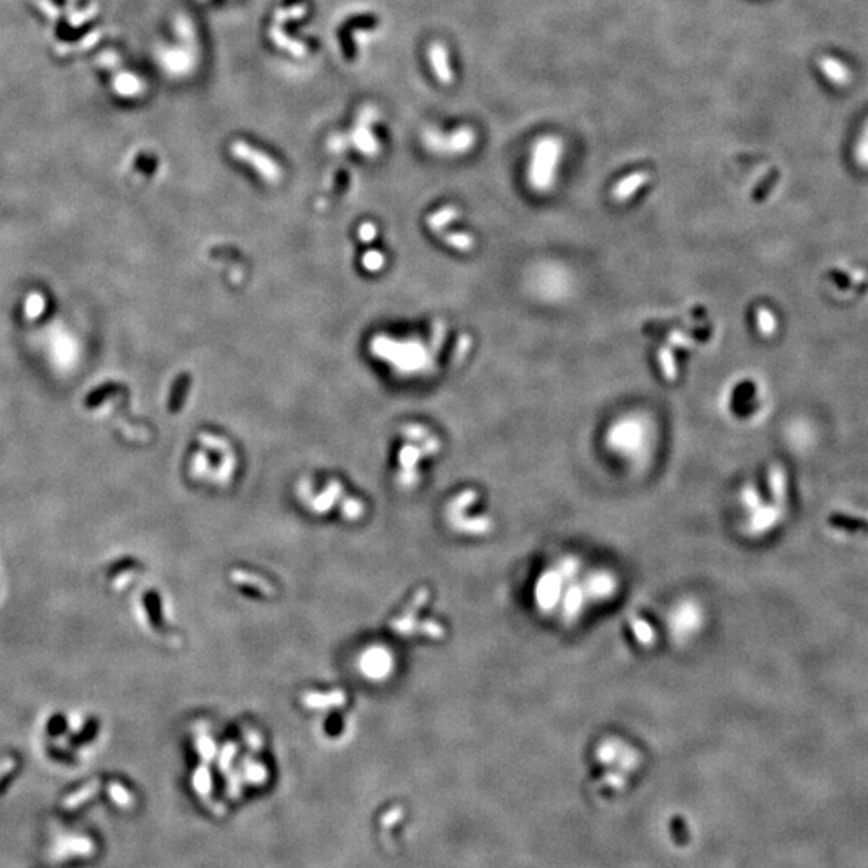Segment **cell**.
Returning a JSON list of instances; mask_svg holds the SVG:
<instances>
[{
	"instance_id": "obj_1",
	"label": "cell",
	"mask_w": 868,
	"mask_h": 868,
	"mask_svg": "<svg viewBox=\"0 0 868 868\" xmlns=\"http://www.w3.org/2000/svg\"><path fill=\"white\" fill-rule=\"evenodd\" d=\"M563 145L555 137H545L536 143L529 166V182L536 190H548L555 182Z\"/></svg>"
},
{
	"instance_id": "obj_2",
	"label": "cell",
	"mask_w": 868,
	"mask_h": 868,
	"mask_svg": "<svg viewBox=\"0 0 868 868\" xmlns=\"http://www.w3.org/2000/svg\"><path fill=\"white\" fill-rule=\"evenodd\" d=\"M476 134L470 127H462L452 135H443L439 132L428 131L425 134V143L434 153H465L475 145Z\"/></svg>"
},
{
	"instance_id": "obj_3",
	"label": "cell",
	"mask_w": 868,
	"mask_h": 868,
	"mask_svg": "<svg viewBox=\"0 0 868 868\" xmlns=\"http://www.w3.org/2000/svg\"><path fill=\"white\" fill-rule=\"evenodd\" d=\"M232 153L233 156L242 159V161L251 164V166L258 170V172L269 180V182H275L277 179L280 177V168L277 166V163L274 161L272 158H269L267 154H264L263 152H258L256 148L249 147L248 143H244L242 140L235 142L232 145Z\"/></svg>"
},
{
	"instance_id": "obj_4",
	"label": "cell",
	"mask_w": 868,
	"mask_h": 868,
	"mask_svg": "<svg viewBox=\"0 0 868 868\" xmlns=\"http://www.w3.org/2000/svg\"><path fill=\"white\" fill-rule=\"evenodd\" d=\"M645 438V428L635 418H624L610 429L608 443L621 450H632L640 447Z\"/></svg>"
},
{
	"instance_id": "obj_5",
	"label": "cell",
	"mask_w": 868,
	"mask_h": 868,
	"mask_svg": "<svg viewBox=\"0 0 868 868\" xmlns=\"http://www.w3.org/2000/svg\"><path fill=\"white\" fill-rule=\"evenodd\" d=\"M376 119V110L374 106H364L359 113V119H358V126H355L354 131V143L355 147L359 148L367 154H375L378 152V142L375 135L372 134L370 126L374 124V121Z\"/></svg>"
},
{
	"instance_id": "obj_6",
	"label": "cell",
	"mask_w": 868,
	"mask_h": 868,
	"mask_svg": "<svg viewBox=\"0 0 868 868\" xmlns=\"http://www.w3.org/2000/svg\"><path fill=\"white\" fill-rule=\"evenodd\" d=\"M428 60L434 76L443 85H450L454 82V71H452L449 61V50L441 42H433L428 47Z\"/></svg>"
},
{
	"instance_id": "obj_7",
	"label": "cell",
	"mask_w": 868,
	"mask_h": 868,
	"mask_svg": "<svg viewBox=\"0 0 868 868\" xmlns=\"http://www.w3.org/2000/svg\"><path fill=\"white\" fill-rule=\"evenodd\" d=\"M648 180L649 172H647V170H637V172H632L619 180L613 187L611 195H613L616 201H627L637 193V190H640L643 185H647Z\"/></svg>"
},
{
	"instance_id": "obj_8",
	"label": "cell",
	"mask_w": 868,
	"mask_h": 868,
	"mask_svg": "<svg viewBox=\"0 0 868 868\" xmlns=\"http://www.w3.org/2000/svg\"><path fill=\"white\" fill-rule=\"evenodd\" d=\"M269 37H270V41H272L274 44L279 47V49L286 50L288 53H291L293 57L301 58V57H304L306 53H307L306 45L302 44V42L293 39V37H290L288 34H286L285 31L281 29L280 24H275L274 23L272 26H270Z\"/></svg>"
},
{
	"instance_id": "obj_9",
	"label": "cell",
	"mask_w": 868,
	"mask_h": 868,
	"mask_svg": "<svg viewBox=\"0 0 868 868\" xmlns=\"http://www.w3.org/2000/svg\"><path fill=\"white\" fill-rule=\"evenodd\" d=\"M58 857H69V855H89L94 852L92 839L78 836V838H66L57 846Z\"/></svg>"
},
{
	"instance_id": "obj_10",
	"label": "cell",
	"mask_w": 868,
	"mask_h": 868,
	"mask_svg": "<svg viewBox=\"0 0 868 868\" xmlns=\"http://www.w3.org/2000/svg\"><path fill=\"white\" fill-rule=\"evenodd\" d=\"M98 791H100V780L89 781V784H85L82 788H79L78 791H74L69 796H66L65 801L61 802V807L65 809V811H73V809L81 807L82 804L92 800Z\"/></svg>"
},
{
	"instance_id": "obj_11",
	"label": "cell",
	"mask_w": 868,
	"mask_h": 868,
	"mask_svg": "<svg viewBox=\"0 0 868 868\" xmlns=\"http://www.w3.org/2000/svg\"><path fill=\"white\" fill-rule=\"evenodd\" d=\"M820 69H822V73L827 76L828 81H832L836 85H843L849 81L851 74L848 71V68H846L839 60H836V58H832V57L822 58V60H820Z\"/></svg>"
},
{
	"instance_id": "obj_12",
	"label": "cell",
	"mask_w": 868,
	"mask_h": 868,
	"mask_svg": "<svg viewBox=\"0 0 868 868\" xmlns=\"http://www.w3.org/2000/svg\"><path fill=\"white\" fill-rule=\"evenodd\" d=\"M830 524L838 529H846L851 532L865 531L868 532V521L862 518H854V516H844L841 513H833L830 516Z\"/></svg>"
},
{
	"instance_id": "obj_13",
	"label": "cell",
	"mask_w": 868,
	"mask_h": 868,
	"mask_svg": "<svg viewBox=\"0 0 868 868\" xmlns=\"http://www.w3.org/2000/svg\"><path fill=\"white\" fill-rule=\"evenodd\" d=\"M658 359H659V367H661L665 380L668 381L677 380V365H675L674 354L669 346H664V348L658 351Z\"/></svg>"
},
{
	"instance_id": "obj_14",
	"label": "cell",
	"mask_w": 868,
	"mask_h": 868,
	"mask_svg": "<svg viewBox=\"0 0 868 868\" xmlns=\"http://www.w3.org/2000/svg\"><path fill=\"white\" fill-rule=\"evenodd\" d=\"M108 795L116 806L121 809H129L134 806V796L127 788L122 786L119 781H111L108 785Z\"/></svg>"
},
{
	"instance_id": "obj_15",
	"label": "cell",
	"mask_w": 868,
	"mask_h": 868,
	"mask_svg": "<svg viewBox=\"0 0 868 868\" xmlns=\"http://www.w3.org/2000/svg\"><path fill=\"white\" fill-rule=\"evenodd\" d=\"M306 13H307V5L304 3H296L286 8H279L274 15V23L281 26V24L288 23V21H296V20L304 18Z\"/></svg>"
},
{
	"instance_id": "obj_16",
	"label": "cell",
	"mask_w": 868,
	"mask_h": 868,
	"mask_svg": "<svg viewBox=\"0 0 868 868\" xmlns=\"http://www.w3.org/2000/svg\"><path fill=\"white\" fill-rule=\"evenodd\" d=\"M444 240L450 247H454L460 251H470L473 248V238L466 233H452V235H444Z\"/></svg>"
},
{
	"instance_id": "obj_17",
	"label": "cell",
	"mask_w": 868,
	"mask_h": 868,
	"mask_svg": "<svg viewBox=\"0 0 868 868\" xmlns=\"http://www.w3.org/2000/svg\"><path fill=\"white\" fill-rule=\"evenodd\" d=\"M756 317H758V328L760 330V332L765 333V334H769V333L774 332V330H775V318H774V316H772L769 311H767V309L759 307L758 311H756Z\"/></svg>"
},
{
	"instance_id": "obj_18",
	"label": "cell",
	"mask_w": 868,
	"mask_h": 868,
	"mask_svg": "<svg viewBox=\"0 0 868 868\" xmlns=\"http://www.w3.org/2000/svg\"><path fill=\"white\" fill-rule=\"evenodd\" d=\"M457 216H459V211H457L455 207H446V209L436 212V214L431 217L429 223H431V227H434V228L444 227L446 223H449L450 221H454Z\"/></svg>"
},
{
	"instance_id": "obj_19",
	"label": "cell",
	"mask_w": 868,
	"mask_h": 868,
	"mask_svg": "<svg viewBox=\"0 0 868 868\" xmlns=\"http://www.w3.org/2000/svg\"><path fill=\"white\" fill-rule=\"evenodd\" d=\"M828 279L832 280V284L839 290H849L852 286V280L848 274L841 272L838 269H832L828 272Z\"/></svg>"
},
{
	"instance_id": "obj_20",
	"label": "cell",
	"mask_w": 868,
	"mask_h": 868,
	"mask_svg": "<svg viewBox=\"0 0 868 868\" xmlns=\"http://www.w3.org/2000/svg\"><path fill=\"white\" fill-rule=\"evenodd\" d=\"M668 341H669V344L677 346V348H689V349L695 348V341L686 337V334H684L682 332H679V330H672V332L668 334Z\"/></svg>"
},
{
	"instance_id": "obj_21",
	"label": "cell",
	"mask_w": 868,
	"mask_h": 868,
	"mask_svg": "<svg viewBox=\"0 0 868 868\" xmlns=\"http://www.w3.org/2000/svg\"><path fill=\"white\" fill-rule=\"evenodd\" d=\"M15 767H17V759L15 758H5L0 760V780L7 777L10 772H13Z\"/></svg>"
},
{
	"instance_id": "obj_22",
	"label": "cell",
	"mask_w": 868,
	"mask_h": 868,
	"mask_svg": "<svg viewBox=\"0 0 868 868\" xmlns=\"http://www.w3.org/2000/svg\"><path fill=\"white\" fill-rule=\"evenodd\" d=\"M132 576H134V573H131V571L122 573L121 576L115 580V587L122 589V587H124V585H126L127 582H131V580H132L131 578H132Z\"/></svg>"
}]
</instances>
